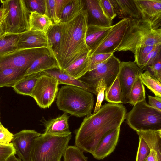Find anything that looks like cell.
Listing matches in <instances>:
<instances>
[{
  "mask_svg": "<svg viewBox=\"0 0 161 161\" xmlns=\"http://www.w3.org/2000/svg\"><path fill=\"white\" fill-rule=\"evenodd\" d=\"M126 114L123 104L108 103L102 105L96 112L84 118L76 131L75 146L92 154L102 137L120 127Z\"/></svg>",
  "mask_w": 161,
  "mask_h": 161,
  "instance_id": "1",
  "label": "cell"
},
{
  "mask_svg": "<svg viewBox=\"0 0 161 161\" xmlns=\"http://www.w3.org/2000/svg\"><path fill=\"white\" fill-rule=\"evenodd\" d=\"M61 23V41L54 57L59 68L64 70L90 52L85 41L88 25L87 12L84 9L74 19Z\"/></svg>",
  "mask_w": 161,
  "mask_h": 161,
  "instance_id": "2",
  "label": "cell"
},
{
  "mask_svg": "<svg viewBox=\"0 0 161 161\" xmlns=\"http://www.w3.org/2000/svg\"><path fill=\"white\" fill-rule=\"evenodd\" d=\"M94 104L93 94L76 86H63L57 96L56 105L60 110L78 117L91 115Z\"/></svg>",
  "mask_w": 161,
  "mask_h": 161,
  "instance_id": "3",
  "label": "cell"
},
{
  "mask_svg": "<svg viewBox=\"0 0 161 161\" xmlns=\"http://www.w3.org/2000/svg\"><path fill=\"white\" fill-rule=\"evenodd\" d=\"M161 44V29H154L142 19H130L122 42L116 51H130Z\"/></svg>",
  "mask_w": 161,
  "mask_h": 161,
  "instance_id": "4",
  "label": "cell"
},
{
  "mask_svg": "<svg viewBox=\"0 0 161 161\" xmlns=\"http://www.w3.org/2000/svg\"><path fill=\"white\" fill-rule=\"evenodd\" d=\"M72 136L71 132L61 135L41 134L33 143L29 161H60Z\"/></svg>",
  "mask_w": 161,
  "mask_h": 161,
  "instance_id": "5",
  "label": "cell"
},
{
  "mask_svg": "<svg viewBox=\"0 0 161 161\" xmlns=\"http://www.w3.org/2000/svg\"><path fill=\"white\" fill-rule=\"evenodd\" d=\"M126 119L129 127L136 131L161 130V112L152 107L146 100L134 105L127 113Z\"/></svg>",
  "mask_w": 161,
  "mask_h": 161,
  "instance_id": "6",
  "label": "cell"
},
{
  "mask_svg": "<svg viewBox=\"0 0 161 161\" xmlns=\"http://www.w3.org/2000/svg\"><path fill=\"white\" fill-rule=\"evenodd\" d=\"M1 6L6 9L4 22L6 32L19 34L29 30L31 12L24 0H0Z\"/></svg>",
  "mask_w": 161,
  "mask_h": 161,
  "instance_id": "7",
  "label": "cell"
},
{
  "mask_svg": "<svg viewBox=\"0 0 161 161\" xmlns=\"http://www.w3.org/2000/svg\"><path fill=\"white\" fill-rule=\"evenodd\" d=\"M121 63L119 59L113 54L105 63L88 71L79 79L88 86L91 93L96 95L99 81L104 80L106 89L109 88L119 74Z\"/></svg>",
  "mask_w": 161,
  "mask_h": 161,
  "instance_id": "8",
  "label": "cell"
},
{
  "mask_svg": "<svg viewBox=\"0 0 161 161\" xmlns=\"http://www.w3.org/2000/svg\"><path fill=\"white\" fill-rule=\"evenodd\" d=\"M51 54L48 49L42 47L18 49L0 54V70L8 68L28 69L36 59Z\"/></svg>",
  "mask_w": 161,
  "mask_h": 161,
  "instance_id": "9",
  "label": "cell"
},
{
  "mask_svg": "<svg viewBox=\"0 0 161 161\" xmlns=\"http://www.w3.org/2000/svg\"><path fill=\"white\" fill-rule=\"evenodd\" d=\"M59 85L57 79L42 72L30 96L34 99L41 108H49L57 96Z\"/></svg>",
  "mask_w": 161,
  "mask_h": 161,
  "instance_id": "10",
  "label": "cell"
},
{
  "mask_svg": "<svg viewBox=\"0 0 161 161\" xmlns=\"http://www.w3.org/2000/svg\"><path fill=\"white\" fill-rule=\"evenodd\" d=\"M130 19H125L112 25L110 31L100 44L90 52V56L103 53H114L120 45Z\"/></svg>",
  "mask_w": 161,
  "mask_h": 161,
  "instance_id": "11",
  "label": "cell"
},
{
  "mask_svg": "<svg viewBox=\"0 0 161 161\" xmlns=\"http://www.w3.org/2000/svg\"><path fill=\"white\" fill-rule=\"evenodd\" d=\"M134 61L121 62L118 74L122 92V103H129V96L136 77L143 72Z\"/></svg>",
  "mask_w": 161,
  "mask_h": 161,
  "instance_id": "12",
  "label": "cell"
},
{
  "mask_svg": "<svg viewBox=\"0 0 161 161\" xmlns=\"http://www.w3.org/2000/svg\"><path fill=\"white\" fill-rule=\"evenodd\" d=\"M41 134L34 130H24L13 135L11 143L19 159L29 161L33 143Z\"/></svg>",
  "mask_w": 161,
  "mask_h": 161,
  "instance_id": "13",
  "label": "cell"
},
{
  "mask_svg": "<svg viewBox=\"0 0 161 161\" xmlns=\"http://www.w3.org/2000/svg\"><path fill=\"white\" fill-rule=\"evenodd\" d=\"M141 19L154 29L161 28V0H134Z\"/></svg>",
  "mask_w": 161,
  "mask_h": 161,
  "instance_id": "14",
  "label": "cell"
},
{
  "mask_svg": "<svg viewBox=\"0 0 161 161\" xmlns=\"http://www.w3.org/2000/svg\"><path fill=\"white\" fill-rule=\"evenodd\" d=\"M120 130V127L109 131L102 137L92 154L95 159H103L114 151Z\"/></svg>",
  "mask_w": 161,
  "mask_h": 161,
  "instance_id": "15",
  "label": "cell"
},
{
  "mask_svg": "<svg viewBox=\"0 0 161 161\" xmlns=\"http://www.w3.org/2000/svg\"><path fill=\"white\" fill-rule=\"evenodd\" d=\"M18 49L45 47L48 49L46 34L37 31L28 30L20 34Z\"/></svg>",
  "mask_w": 161,
  "mask_h": 161,
  "instance_id": "16",
  "label": "cell"
},
{
  "mask_svg": "<svg viewBox=\"0 0 161 161\" xmlns=\"http://www.w3.org/2000/svg\"><path fill=\"white\" fill-rule=\"evenodd\" d=\"M84 2L85 9L88 14V24L103 27L112 25V21L104 14L99 0H86Z\"/></svg>",
  "mask_w": 161,
  "mask_h": 161,
  "instance_id": "17",
  "label": "cell"
},
{
  "mask_svg": "<svg viewBox=\"0 0 161 161\" xmlns=\"http://www.w3.org/2000/svg\"><path fill=\"white\" fill-rule=\"evenodd\" d=\"M117 15L119 19H141L134 0H111Z\"/></svg>",
  "mask_w": 161,
  "mask_h": 161,
  "instance_id": "18",
  "label": "cell"
},
{
  "mask_svg": "<svg viewBox=\"0 0 161 161\" xmlns=\"http://www.w3.org/2000/svg\"><path fill=\"white\" fill-rule=\"evenodd\" d=\"M112 26L103 27L88 24L85 41L90 52L93 50L102 42L110 31Z\"/></svg>",
  "mask_w": 161,
  "mask_h": 161,
  "instance_id": "19",
  "label": "cell"
},
{
  "mask_svg": "<svg viewBox=\"0 0 161 161\" xmlns=\"http://www.w3.org/2000/svg\"><path fill=\"white\" fill-rule=\"evenodd\" d=\"M69 119L67 113H64L60 116L46 121L44 133L61 135L70 133L68 123Z\"/></svg>",
  "mask_w": 161,
  "mask_h": 161,
  "instance_id": "20",
  "label": "cell"
},
{
  "mask_svg": "<svg viewBox=\"0 0 161 161\" xmlns=\"http://www.w3.org/2000/svg\"><path fill=\"white\" fill-rule=\"evenodd\" d=\"M143 139L150 149L146 160L147 161H161V133L158 131L149 132Z\"/></svg>",
  "mask_w": 161,
  "mask_h": 161,
  "instance_id": "21",
  "label": "cell"
},
{
  "mask_svg": "<svg viewBox=\"0 0 161 161\" xmlns=\"http://www.w3.org/2000/svg\"><path fill=\"white\" fill-rule=\"evenodd\" d=\"M57 79L59 84L76 86L84 89L91 92L88 86L79 79L73 78L64 70H60L58 67L42 72Z\"/></svg>",
  "mask_w": 161,
  "mask_h": 161,
  "instance_id": "22",
  "label": "cell"
},
{
  "mask_svg": "<svg viewBox=\"0 0 161 161\" xmlns=\"http://www.w3.org/2000/svg\"><path fill=\"white\" fill-rule=\"evenodd\" d=\"M90 52L75 60L64 70L73 78L80 79L89 70Z\"/></svg>",
  "mask_w": 161,
  "mask_h": 161,
  "instance_id": "23",
  "label": "cell"
},
{
  "mask_svg": "<svg viewBox=\"0 0 161 161\" xmlns=\"http://www.w3.org/2000/svg\"><path fill=\"white\" fill-rule=\"evenodd\" d=\"M58 67L57 61L53 55H44L32 62L26 71L25 75L37 73Z\"/></svg>",
  "mask_w": 161,
  "mask_h": 161,
  "instance_id": "24",
  "label": "cell"
},
{
  "mask_svg": "<svg viewBox=\"0 0 161 161\" xmlns=\"http://www.w3.org/2000/svg\"><path fill=\"white\" fill-rule=\"evenodd\" d=\"M27 69L8 68L0 70V88L13 86L25 75Z\"/></svg>",
  "mask_w": 161,
  "mask_h": 161,
  "instance_id": "25",
  "label": "cell"
},
{
  "mask_svg": "<svg viewBox=\"0 0 161 161\" xmlns=\"http://www.w3.org/2000/svg\"><path fill=\"white\" fill-rule=\"evenodd\" d=\"M42 72L25 75L13 87L17 93L30 96L37 80Z\"/></svg>",
  "mask_w": 161,
  "mask_h": 161,
  "instance_id": "26",
  "label": "cell"
},
{
  "mask_svg": "<svg viewBox=\"0 0 161 161\" xmlns=\"http://www.w3.org/2000/svg\"><path fill=\"white\" fill-rule=\"evenodd\" d=\"M51 19L45 14L31 12L29 19V30L40 31L46 34L53 24Z\"/></svg>",
  "mask_w": 161,
  "mask_h": 161,
  "instance_id": "27",
  "label": "cell"
},
{
  "mask_svg": "<svg viewBox=\"0 0 161 161\" xmlns=\"http://www.w3.org/2000/svg\"><path fill=\"white\" fill-rule=\"evenodd\" d=\"M85 9L84 0H71L63 10L60 23L69 21L77 17Z\"/></svg>",
  "mask_w": 161,
  "mask_h": 161,
  "instance_id": "28",
  "label": "cell"
},
{
  "mask_svg": "<svg viewBox=\"0 0 161 161\" xmlns=\"http://www.w3.org/2000/svg\"><path fill=\"white\" fill-rule=\"evenodd\" d=\"M61 23L53 24L46 33L49 45L48 50L54 57L60 45L61 37Z\"/></svg>",
  "mask_w": 161,
  "mask_h": 161,
  "instance_id": "29",
  "label": "cell"
},
{
  "mask_svg": "<svg viewBox=\"0 0 161 161\" xmlns=\"http://www.w3.org/2000/svg\"><path fill=\"white\" fill-rule=\"evenodd\" d=\"M20 34L6 33L0 36V54L18 49V44Z\"/></svg>",
  "mask_w": 161,
  "mask_h": 161,
  "instance_id": "30",
  "label": "cell"
},
{
  "mask_svg": "<svg viewBox=\"0 0 161 161\" xmlns=\"http://www.w3.org/2000/svg\"><path fill=\"white\" fill-rule=\"evenodd\" d=\"M139 77L143 84L150 90L155 96L161 97V82L148 70L141 73Z\"/></svg>",
  "mask_w": 161,
  "mask_h": 161,
  "instance_id": "31",
  "label": "cell"
},
{
  "mask_svg": "<svg viewBox=\"0 0 161 161\" xmlns=\"http://www.w3.org/2000/svg\"><path fill=\"white\" fill-rule=\"evenodd\" d=\"M104 99L108 103H122V92L119 75L113 83L105 91Z\"/></svg>",
  "mask_w": 161,
  "mask_h": 161,
  "instance_id": "32",
  "label": "cell"
},
{
  "mask_svg": "<svg viewBox=\"0 0 161 161\" xmlns=\"http://www.w3.org/2000/svg\"><path fill=\"white\" fill-rule=\"evenodd\" d=\"M146 100L144 86L137 76L131 89L129 96V103L133 106L141 102Z\"/></svg>",
  "mask_w": 161,
  "mask_h": 161,
  "instance_id": "33",
  "label": "cell"
},
{
  "mask_svg": "<svg viewBox=\"0 0 161 161\" xmlns=\"http://www.w3.org/2000/svg\"><path fill=\"white\" fill-rule=\"evenodd\" d=\"M63 156L64 161H88L83 151L75 145L68 146Z\"/></svg>",
  "mask_w": 161,
  "mask_h": 161,
  "instance_id": "34",
  "label": "cell"
},
{
  "mask_svg": "<svg viewBox=\"0 0 161 161\" xmlns=\"http://www.w3.org/2000/svg\"><path fill=\"white\" fill-rule=\"evenodd\" d=\"M157 45L140 47L136 49L134 52V62L140 69L149 53Z\"/></svg>",
  "mask_w": 161,
  "mask_h": 161,
  "instance_id": "35",
  "label": "cell"
},
{
  "mask_svg": "<svg viewBox=\"0 0 161 161\" xmlns=\"http://www.w3.org/2000/svg\"><path fill=\"white\" fill-rule=\"evenodd\" d=\"M160 58H161V44L157 45L150 52L141 69L143 70Z\"/></svg>",
  "mask_w": 161,
  "mask_h": 161,
  "instance_id": "36",
  "label": "cell"
},
{
  "mask_svg": "<svg viewBox=\"0 0 161 161\" xmlns=\"http://www.w3.org/2000/svg\"><path fill=\"white\" fill-rule=\"evenodd\" d=\"M25 5L30 12H36L41 14H45V0H24Z\"/></svg>",
  "mask_w": 161,
  "mask_h": 161,
  "instance_id": "37",
  "label": "cell"
},
{
  "mask_svg": "<svg viewBox=\"0 0 161 161\" xmlns=\"http://www.w3.org/2000/svg\"><path fill=\"white\" fill-rule=\"evenodd\" d=\"M114 53H103L96 54L90 56L89 70L91 71L104 63Z\"/></svg>",
  "mask_w": 161,
  "mask_h": 161,
  "instance_id": "38",
  "label": "cell"
},
{
  "mask_svg": "<svg viewBox=\"0 0 161 161\" xmlns=\"http://www.w3.org/2000/svg\"><path fill=\"white\" fill-rule=\"evenodd\" d=\"M139 137V144L136 161H145L150 153V149L144 140Z\"/></svg>",
  "mask_w": 161,
  "mask_h": 161,
  "instance_id": "39",
  "label": "cell"
},
{
  "mask_svg": "<svg viewBox=\"0 0 161 161\" xmlns=\"http://www.w3.org/2000/svg\"><path fill=\"white\" fill-rule=\"evenodd\" d=\"M106 89V85L105 80H102L99 81L97 89V101L93 113L97 111L102 106V103L104 99Z\"/></svg>",
  "mask_w": 161,
  "mask_h": 161,
  "instance_id": "40",
  "label": "cell"
},
{
  "mask_svg": "<svg viewBox=\"0 0 161 161\" xmlns=\"http://www.w3.org/2000/svg\"><path fill=\"white\" fill-rule=\"evenodd\" d=\"M99 2L106 16L113 21L116 16L117 14L111 0H99Z\"/></svg>",
  "mask_w": 161,
  "mask_h": 161,
  "instance_id": "41",
  "label": "cell"
},
{
  "mask_svg": "<svg viewBox=\"0 0 161 161\" xmlns=\"http://www.w3.org/2000/svg\"><path fill=\"white\" fill-rule=\"evenodd\" d=\"M45 14L52 20L53 24L60 23V20L57 17L55 8V0H45Z\"/></svg>",
  "mask_w": 161,
  "mask_h": 161,
  "instance_id": "42",
  "label": "cell"
},
{
  "mask_svg": "<svg viewBox=\"0 0 161 161\" xmlns=\"http://www.w3.org/2000/svg\"><path fill=\"white\" fill-rule=\"evenodd\" d=\"M15 154L16 152L11 143L8 145L0 144V161H7L10 156Z\"/></svg>",
  "mask_w": 161,
  "mask_h": 161,
  "instance_id": "43",
  "label": "cell"
},
{
  "mask_svg": "<svg viewBox=\"0 0 161 161\" xmlns=\"http://www.w3.org/2000/svg\"><path fill=\"white\" fill-rule=\"evenodd\" d=\"M13 134L2 125L0 126V144L8 145L11 142Z\"/></svg>",
  "mask_w": 161,
  "mask_h": 161,
  "instance_id": "44",
  "label": "cell"
},
{
  "mask_svg": "<svg viewBox=\"0 0 161 161\" xmlns=\"http://www.w3.org/2000/svg\"><path fill=\"white\" fill-rule=\"evenodd\" d=\"M147 67L150 73L161 82V58Z\"/></svg>",
  "mask_w": 161,
  "mask_h": 161,
  "instance_id": "45",
  "label": "cell"
},
{
  "mask_svg": "<svg viewBox=\"0 0 161 161\" xmlns=\"http://www.w3.org/2000/svg\"><path fill=\"white\" fill-rule=\"evenodd\" d=\"M71 1V0H55L56 15L59 20L60 17L63 10Z\"/></svg>",
  "mask_w": 161,
  "mask_h": 161,
  "instance_id": "46",
  "label": "cell"
},
{
  "mask_svg": "<svg viewBox=\"0 0 161 161\" xmlns=\"http://www.w3.org/2000/svg\"><path fill=\"white\" fill-rule=\"evenodd\" d=\"M149 104L152 107L161 112V97L148 96Z\"/></svg>",
  "mask_w": 161,
  "mask_h": 161,
  "instance_id": "47",
  "label": "cell"
},
{
  "mask_svg": "<svg viewBox=\"0 0 161 161\" xmlns=\"http://www.w3.org/2000/svg\"><path fill=\"white\" fill-rule=\"evenodd\" d=\"M6 15L2 19L0 20V36L6 33L4 22Z\"/></svg>",
  "mask_w": 161,
  "mask_h": 161,
  "instance_id": "48",
  "label": "cell"
},
{
  "mask_svg": "<svg viewBox=\"0 0 161 161\" xmlns=\"http://www.w3.org/2000/svg\"><path fill=\"white\" fill-rule=\"evenodd\" d=\"M6 14V9L2 6L0 8V20L2 19Z\"/></svg>",
  "mask_w": 161,
  "mask_h": 161,
  "instance_id": "49",
  "label": "cell"
},
{
  "mask_svg": "<svg viewBox=\"0 0 161 161\" xmlns=\"http://www.w3.org/2000/svg\"><path fill=\"white\" fill-rule=\"evenodd\" d=\"M7 161H22L19 158H17L14 154L10 156L7 160Z\"/></svg>",
  "mask_w": 161,
  "mask_h": 161,
  "instance_id": "50",
  "label": "cell"
},
{
  "mask_svg": "<svg viewBox=\"0 0 161 161\" xmlns=\"http://www.w3.org/2000/svg\"><path fill=\"white\" fill-rule=\"evenodd\" d=\"M1 125H2V124H1V122H0V126Z\"/></svg>",
  "mask_w": 161,
  "mask_h": 161,
  "instance_id": "51",
  "label": "cell"
},
{
  "mask_svg": "<svg viewBox=\"0 0 161 161\" xmlns=\"http://www.w3.org/2000/svg\"><path fill=\"white\" fill-rule=\"evenodd\" d=\"M145 161H147L146 160H145Z\"/></svg>",
  "mask_w": 161,
  "mask_h": 161,
  "instance_id": "52",
  "label": "cell"
}]
</instances>
